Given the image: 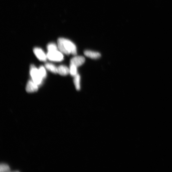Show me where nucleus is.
<instances>
[{
    "label": "nucleus",
    "mask_w": 172,
    "mask_h": 172,
    "mask_svg": "<svg viewBox=\"0 0 172 172\" xmlns=\"http://www.w3.org/2000/svg\"><path fill=\"white\" fill-rule=\"evenodd\" d=\"M57 46L59 51L67 55L77 54L76 46L69 40L61 38L57 40Z\"/></svg>",
    "instance_id": "1"
},
{
    "label": "nucleus",
    "mask_w": 172,
    "mask_h": 172,
    "mask_svg": "<svg viewBox=\"0 0 172 172\" xmlns=\"http://www.w3.org/2000/svg\"><path fill=\"white\" fill-rule=\"evenodd\" d=\"M30 73L32 80L38 86L41 84L43 79L38 69L34 65H31L30 66Z\"/></svg>",
    "instance_id": "2"
},
{
    "label": "nucleus",
    "mask_w": 172,
    "mask_h": 172,
    "mask_svg": "<svg viewBox=\"0 0 172 172\" xmlns=\"http://www.w3.org/2000/svg\"><path fill=\"white\" fill-rule=\"evenodd\" d=\"M47 55L48 59L54 62H61L64 59V56L62 52L57 50L48 51Z\"/></svg>",
    "instance_id": "3"
},
{
    "label": "nucleus",
    "mask_w": 172,
    "mask_h": 172,
    "mask_svg": "<svg viewBox=\"0 0 172 172\" xmlns=\"http://www.w3.org/2000/svg\"><path fill=\"white\" fill-rule=\"evenodd\" d=\"M34 53L39 60L42 62H45L47 59V55L41 49L35 48L33 49Z\"/></svg>",
    "instance_id": "4"
},
{
    "label": "nucleus",
    "mask_w": 172,
    "mask_h": 172,
    "mask_svg": "<svg viewBox=\"0 0 172 172\" xmlns=\"http://www.w3.org/2000/svg\"><path fill=\"white\" fill-rule=\"evenodd\" d=\"M85 58L81 56H76L72 58L70 61V64L78 67L82 65L85 62Z\"/></svg>",
    "instance_id": "5"
},
{
    "label": "nucleus",
    "mask_w": 172,
    "mask_h": 172,
    "mask_svg": "<svg viewBox=\"0 0 172 172\" xmlns=\"http://www.w3.org/2000/svg\"><path fill=\"white\" fill-rule=\"evenodd\" d=\"M38 89V86L32 80H29L26 87V91L28 93L35 92Z\"/></svg>",
    "instance_id": "6"
},
{
    "label": "nucleus",
    "mask_w": 172,
    "mask_h": 172,
    "mask_svg": "<svg viewBox=\"0 0 172 172\" xmlns=\"http://www.w3.org/2000/svg\"><path fill=\"white\" fill-rule=\"evenodd\" d=\"M84 54L85 56L92 59H97L101 57V54L98 52L86 50L84 51Z\"/></svg>",
    "instance_id": "7"
},
{
    "label": "nucleus",
    "mask_w": 172,
    "mask_h": 172,
    "mask_svg": "<svg viewBox=\"0 0 172 172\" xmlns=\"http://www.w3.org/2000/svg\"><path fill=\"white\" fill-rule=\"evenodd\" d=\"M57 73L61 76H65L69 74V69L67 67L61 65L57 67Z\"/></svg>",
    "instance_id": "8"
},
{
    "label": "nucleus",
    "mask_w": 172,
    "mask_h": 172,
    "mask_svg": "<svg viewBox=\"0 0 172 172\" xmlns=\"http://www.w3.org/2000/svg\"><path fill=\"white\" fill-rule=\"evenodd\" d=\"M74 77V83L75 88L78 91H79L80 89V76L78 74Z\"/></svg>",
    "instance_id": "9"
},
{
    "label": "nucleus",
    "mask_w": 172,
    "mask_h": 172,
    "mask_svg": "<svg viewBox=\"0 0 172 172\" xmlns=\"http://www.w3.org/2000/svg\"><path fill=\"white\" fill-rule=\"evenodd\" d=\"M45 68L48 70L55 74L57 73V67L53 64L51 63H46L45 65Z\"/></svg>",
    "instance_id": "10"
},
{
    "label": "nucleus",
    "mask_w": 172,
    "mask_h": 172,
    "mask_svg": "<svg viewBox=\"0 0 172 172\" xmlns=\"http://www.w3.org/2000/svg\"><path fill=\"white\" fill-rule=\"evenodd\" d=\"M77 67L74 65L70 64L69 67V74L72 76H75L78 74Z\"/></svg>",
    "instance_id": "11"
},
{
    "label": "nucleus",
    "mask_w": 172,
    "mask_h": 172,
    "mask_svg": "<svg viewBox=\"0 0 172 172\" xmlns=\"http://www.w3.org/2000/svg\"><path fill=\"white\" fill-rule=\"evenodd\" d=\"M58 46L53 43H49L47 45V49L48 51H53L57 50Z\"/></svg>",
    "instance_id": "12"
},
{
    "label": "nucleus",
    "mask_w": 172,
    "mask_h": 172,
    "mask_svg": "<svg viewBox=\"0 0 172 172\" xmlns=\"http://www.w3.org/2000/svg\"><path fill=\"white\" fill-rule=\"evenodd\" d=\"M38 69L43 79L45 78L47 76V73L45 67L42 66H40Z\"/></svg>",
    "instance_id": "13"
},
{
    "label": "nucleus",
    "mask_w": 172,
    "mask_h": 172,
    "mask_svg": "<svg viewBox=\"0 0 172 172\" xmlns=\"http://www.w3.org/2000/svg\"><path fill=\"white\" fill-rule=\"evenodd\" d=\"M10 168L9 166L5 164H1L0 165V171L9 172L10 171Z\"/></svg>",
    "instance_id": "14"
}]
</instances>
